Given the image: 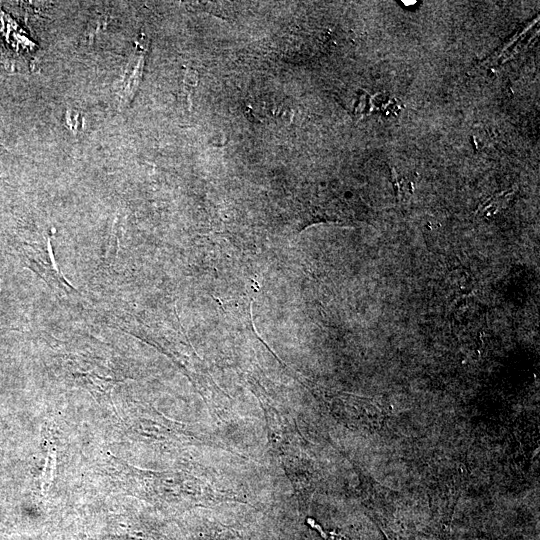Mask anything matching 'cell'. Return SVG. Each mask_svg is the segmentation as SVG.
Segmentation results:
<instances>
[{"label":"cell","instance_id":"obj_1","mask_svg":"<svg viewBox=\"0 0 540 540\" xmlns=\"http://www.w3.org/2000/svg\"><path fill=\"white\" fill-rule=\"evenodd\" d=\"M144 51L142 44L137 43L135 54L131 57L125 69L119 88L120 107H125L130 103L140 84L144 65Z\"/></svg>","mask_w":540,"mask_h":540},{"label":"cell","instance_id":"obj_2","mask_svg":"<svg viewBox=\"0 0 540 540\" xmlns=\"http://www.w3.org/2000/svg\"><path fill=\"white\" fill-rule=\"evenodd\" d=\"M403 3H406V5H412L415 3V1H402Z\"/></svg>","mask_w":540,"mask_h":540}]
</instances>
